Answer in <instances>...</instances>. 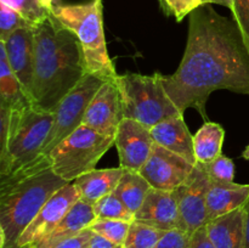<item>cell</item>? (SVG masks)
<instances>
[{
	"instance_id": "6da1fadb",
	"label": "cell",
	"mask_w": 249,
	"mask_h": 248,
	"mask_svg": "<svg viewBox=\"0 0 249 248\" xmlns=\"http://www.w3.org/2000/svg\"><path fill=\"white\" fill-rule=\"evenodd\" d=\"M163 84L180 112L195 108L206 122L207 101L215 90L249 96V41L235 19L211 5L195 10L181 62L174 74L163 75Z\"/></svg>"
},
{
	"instance_id": "7a4b0ae2",
	"label": "cell",
	"mask_w": 249,
	"mask_h": 248,
	"mask_svg": "<svg viewBox=\"0 0 249 248\" xmlns=\"http://www.w3.org/2000/svg\"><path fill=\"white\" fill-rule=\"evenodd\" d=\"M36 57L32 105L53 112L88 74L84 53L74 33L50 15L34 29Z\"/></svg>"
},
{
	"instance_id": "3957f363",
	"label": "cell",
	"mask_w": 249,
	"mask_h": 248,
	"mask_svg": "<svg viewBox=\"0 0 249 248\" xmlns=\"http://www.w3.org/2000/svg\"><path fill=\"white\" fill-rule=\"evenodd\" d=\"M66 184L51 169L48 158L0 179V248H17L44 204Z\"/></svg>"
},
{
	"instance_id": "277c9868",
	"label": "cell",
	"mask_w": 249,
	"mask_h": 248,
	"mask_svg": "<svg viewBox=\"0 0 249 248\" xmlns=\"http://www.w3.org/2000/svg\"><path fill=\"white\" fill-rule=\"evenodd\" d=\"M53 123V112L33 105L16 109L0 105V179L39 159Z\"/></svg>"
},
{
	"instance_id": "5b68a950",
	"label": "cell",
	"mask_w": 249,
	"mask_h": 248,
	"mask_svg": "<svg viewBox=\"0 0 249 248\" xmlns=\"http://www.w3.org/2000/svg\"><path fill=\"white\" fill-rule=\"evenodd\" d=\"M50 12L61 26L79 39L88 73L105 82H114L118 74L107 50L101 0L84 4H53Z\"/></svg>"
},
{
	"instance_id": "8992f818",
	"label": "cell",
	"mask_w": 249,
	"mask_h": 248,
	"mask_svg": "<svg viewBox=\"0 0 249 248\" xmlns=\"http://www.w3.org/2000/svg\"><path fill=\"white\" fill-rule=\"evenodd\" d=\"M114 83L121 94L123 118L134 119L151 129L164 119L182 113L168 95L160 73L118 74Z\"/></svg>"
},
{
	"instance_id": "52a82bcc",
	"label": "cell",
	"mask_w": 249,
	"mask_h": 248,
	"mask_svg": "<svg viewBox=\"0 0 249 248\" xmlns=\"http://www.w3.org/2000/svg\"><path fill=\"white\" fill-rule=\"evenodd\" d=\"M114 141L113 136L105 135L82 124L48 156L51 169L66 182H73L95 169L102 156L114 145Z\"/></svg>"
},
{
	"instance_id": "ba28073f",
	"label": "cell",
	"mask_w": 249,
	"mask_h": 248,
	"mask_svg": "<svg viewBox=\"0 0 249 248\" xmlns=\"http://www.w3.org/2000/svg\"><path fill=\"white\" fill-rule=\"evenodd\" d=\"M105 80L88 73L82 82L66 95L53 111V123L38 160L46 159L51 151L60 145L83 124L88 106Z\"/></svg>"
},
{
	"instance_id": "9c48e42d",
	"label": "cell",
	"mask_w": 249,
	"mask_h": 248,
	"mask_svg": "<svg viewBox=\"0 0 249 248\" xmlns=\"http://www.w3.org/2000/svg\"><path fill=\"white\" fill-rule=\"evenodd\" d=\"M209 186L211 179L206 169L202 164L196 163L186 181L173 191L179 207L180 229L189 235L208 223L207 195Z\"/></svg>"
},
{
	"instance_id": "30bf717a",
	"label": "cell",
	"mask_w": 249,
	"mask_h": 248,
	"mask_svg": "<svg viewBox=\"0 0 249 248\" xmlns=\"http://www.w3.org/2000/svg\"><path fill=\"white\" fill-rule=\"evenodd\" d=\"M194 168L195 164L184 157L155 143L150 158L139 173L153 189L174 191L186 181Z\"/></svg>"
},
{
	"instance_id": "8fae6325",
	"label": "cell",
	"mask_w": 249,
	"mask_h": 248,
	"mask_svg": "<svg viewBox=\"0 0 249 248\" xmlns=\"http://www.w3.org/2000/svg\"><path fill=\"white\" fill-rule=\"evenodd\" d=\"M114 146L118 151L119 167L139 173L150 158L155 141L147 126L134 119L123 118L117 129Z\"/></svg>"
},
{
	"instance_id": "7c38bea8",
	"label": "cell",
	"mask_w": 249,
	"mask_h": 248,
	"mask_svg": "<svg viewBox=\"0 0 249 248\" xmlns=\"http://www.w3.org/2000/svg\"><path fill=\"white\" fill-rule=\"evenodd\" d=\"M78 199H80V194L73 182H68L61 187L44 204L38 215L22 233L17 248L26 245H34L44 236L48 235L62 220L63 216L68 213Z\"/></svg>"
},
{
	"instance_id": "4fadbf2b",
	"label": "cell",
	"mask_w": 249,
	"mask_h": 248,
	"mask_svg": "<svg viewBox=\"0 0 249 248\" xmlns=\"http://www.w3.org/2000/svg\"><path fill=\"white\" fill-rule=\"evenodd\" d=\"M122 119L123 111L118 88L114 82H105L90 101L83 124L105 135L116 138Z\"/></svg>"
},
{
	"instance_id": "5bb4252c",
	"label": "cell",
	"mask_w": 249,
	"mask_h": 248,
	"mask_svg": "<svg viewBox=\"0 0 249 248\" xmlns=\"http://www.w3.org/2000/svg\"><path fill=\"white\" fill-rule=\"evenodd\" d=\"M36 27L17 29L7 36L6 40L0 41L4 48L9 65L17 79L26 90L31 100L32 84L34 75V57H36ZM32 102V101H31Z\"/></svg>"
},
{
	"instance_id": "9a60e30c",
	"label": "cell",
	"mask_w": 249,
	"mask_h": 248,
	"mask_svg": "<svg viewBox=\"0 0 249 248\" xmlns=\"http://www.w3.org/2000/svg\"><path fill=\"white\" fill-rule=\"evenodd\" d=\"M135 220L164 231L180 229L179 207L174 192L152 187L135 213Z\"/></svg>"
},
{
	"instance_id": "2e32d148",
	"label": "cell",
	"mask_w": 249,
	"mask_h": 248,
	"mask_svg": "<svg viewBox=\"0 0 249 248\" xmlns=\"http://www.w3.org/2000/svg\"><path fill=\"white\" fill-rule=\"evenodd\" d=\"M153 141L157 145L181 156L192 164H196L194 150V135L190 133L184 113L164 119L150 129Z\"/></svg>"
},
{
	"instance_id": "e0dca14e",
	"label": "cell",
	"mask_w": 249,
	"mask_h": 248,
	"mask_svg": "<svg viewBox=\"0 0 249 248\" xmlns=\"http://www.w3.org/2000/svg\"><path fill=\"white\" fill-rule=\"evenodd\" d=\"M96 220L94 212V204L85 202L84 199H78L72 208L62 218V220L41 240L33 245L34 248H51L61 241L73 237L82 231L90 228Z\"/></svg>"
},
{
	"instance_id": "ac0fdd59",
	"label": "cell",
	"mask_w": 249,
	"mask_h": 248,
	"mask_svg": "<svg viewBox=\"0 0 249 248\" xmlns=\"http://www.w3.org/2000/svg\"><path fill=\"white\" fill-rule=\"evenodd\" d=\"M206 229L215 248H246L245 207L208 221Z\"/></svg>"
},
{
	"instance_id": "d6986e66",
	"label": "cell",
	"mask_w": 249,
	"mask_h": 248,
	"mask_svg": "<svg viewBox=\"0 0 249 248\" xmlns=\"http://www.w3.org/2000/svg\"><path fill=\"white\" fill-rule=\"evenodd\" d=\"M249 198V184L218 182L211 180L207 195L208 221L245 207Z\"/></svg>"
},
{
	"instance_id": "ffe728a7",
	"label": "cell",
	"mask_w": 249,
	"mask_h": 248,
	"mask_svg": "<svg viewBox=\"0 0 249 248\" xmlns=\"http://www.w3.org/2000/svg\"><path fill=\"white\" fill-rule=\"evenodd\" d=\"M125 169L122 167L92 169L75 179L73 184L80 194V198L94 204L102 197L112 194L121 181Z\"/></svg>"
},
{
	"instance_id": "44dd1931",
	"label": "cell",
	"mask_w": 249,
	"mask_h": 248,
	"mask_svg": "<svg viewBox=\"0 0 249 248\" xmlns=\"http://www.w3.org/2000/svg\"><path fill=\"white\" fill-rule=\"evenodd\" d=\"M225 130L214 122H206L194 135V150L196 163L208 164L223 155Z\"/></svg>"
},
{
	"instance_id": "7402d4cb",
	"label": "cell",
	"mask_w": 249,
	"mask_h": 248,
	"mask_svg": "<svg viewBox=\"0 0 249 248\" xmlns=\"http://www.w3.org/2000/svg\"><path fill=\"white\" fill-rule=\"evenodd\" d=\"M0 105L10 109L32 105L26 90L11 70L4 48L0 44Z\"/></svg>"
},
{
	"instance_id": "603a6c76",
	"label": "cell",
	"mask_w": 249,
	"mask_h": 248,
	"mask_svg": "<svg viewBox=\"0 0 249 248\" xmlns=\"http://www.w3.org/2000/svg\"><path fill=\"white\" fill-rule=\"evenodd\" d=\"M151 189V185L140 173L125 170L112 194L116 195L135 214L141 208Z\"/></svg>"
},
{
	"instance_id": "cb8c5ba5",
	"label": "cell",
	"mask_w": 249,
	"mask_h": 248,
	"mask_svg": "<svg viewBox=\"0 0 249 248\" xmlns=\"http://www.w3.org/2000/svg\"><path fill=\"white\" fill-rule=\"evenodd\" d=\"M167 231L134 220L130 224L123 248H155Z\"/></svg>"
},
{
	"instance_id": "d4e9b609",
	"label": "cell",
	"mask_w": 249,
	"mask_h": 248,
	"mask_svg": "<svg viewBox=\"0 0 249 248\" xmlns=\"http://www.w3.org/2000/svg\"><path fill=\"white\" fill-rule=\"evenodd\" d=\"M94 212L96 219L123 220L128 223L135 220V214L113 194L107 195L94 203Z\"/></svg>"
},
{
	"instance_id": "484cf974",
	"label": "cell",
	"mask_w": 249,
	"mask_h": 248,
	"mask_svg": "<svg viewBox=\"0 0 249 248\" xmlns=\"http://www.w3.org/2000/svg\"><path fill=\"white\" fill-rule=\"evenodd\" d=\"M0 2L14 9L34 26H38L51 15L50 10L45 9L39 0H0Z\"/></svg>"
},
{
	"instance_id": "4316f807",
	"label": "cell",
	"mask_w": 249,
	"mask_h": 248,
	"mask_svg": "<svg viewBox=\"0 0 249 248\" xmlns=\"http://www.w3.org/2000/svg\"><path fill=\"white\" fill-rule=\"evenodd\" d=\"M130 224L123 220H111V219H96L90 225V230L105 236L108 240L123 245L128 235Z\"/></svg>"
},
{
	"instance_id": "83f0119b",
	"label": "cell",
	"mask_w": 249,
	"mask_h": 248,
	"mask_svg": "<svg viewBox=\"0 0 249 248\" xmlns=\"http://www.w3.org/2000/svg\"><path fill=\"white\" fill-rule=\"evenodd\" d=\"M28 27L36 26L27 21L14 9L0 2V41L6 40L7 36L16 32L17 29L28 28Z\"/></svg>"
},
{
	"instance_id": "f1b7e54d",
	"label": "cell",
	"mask_w": 249,
	"mask_h": 248,
	"mask_svg": "<svg viewBox=\"0 0 249 248\" xmlns=\"http://www.w3.org/2000/svg\"><path fill=\"white\" fill-rule=\"evenodd\" d=\"M202 165L206 169L209 179L213 181L235 182V163L226 156L221 155L208 164Z\"/></svg>"
},
{
	"instance_id": "f546056e",
	"label": "cell",
	"mask_w": 249,
	"mask_h": 248,
	"mask_svg": "<svg viewBox=\"0 0 249 248\" xmlns=\"http://www.w3.org/2000/svg\"><path fill=\"white\" fill-rule=\"evenodd\" d=\"M203 5V0H163V11L167 15H173L178 22H181L186 16Z\"/></svg>"
},
{
	"instance_id": "4dcf8cb0",
	"label": "cell",
	"mask_w": 249,
	"mask_h": 248,
	"mask_svg": "<svg viewBox=\"0 0 249 248\" xmlns=\"http://www.w3.org/2000/svg\"><path fill=\"white\" fill-rule=\"evenodd\" d=\"M155 248H191V235L181 229H173L165 232Z\"/></svg>"
},
{
	"instance_id": "1f68e13d",
	"label": "cell",
	"mask_w": 249,
	"mask_h": 248,
	"mask_svg": "<svg viewBox=\"0 0 249 248\" xmlns=\"http://www.w3.org/2000/svg\"><path fill=\"white\" fill-rule=\"evenodd\" d=\"M231 14L249 41V0H232Z\"/></svg>"
},
{
	"instance_id": "d6a6232c",
	"label": "cell",
	"mask_w": 249,
	"mask_h": 248,
	"mask_svg": "<svg viewBox=\"0 0 249 248\" xmlns=\"http://www.w3.org/2000/svg\"><path fill=\"white\" fill-rule=\"evenodd\" d=\"M91 233L92 231L90 229H87V230L82 231V232L73 236V237L61 241V242H58L57 245L51 248H89Z\"/></svg>"
},
{
	"instance_id": "836d02e7",
	"label": "cell",
	"mask_w": 249,
	"mask_h": 248,
	"mask_svg": "<svg viewBox=\"0 0 249 248\" xmlns=\"http://www.w3.org/2000/svg\"><path fill=\"white\" fill-rule=\"evenodd\" d=\"M191 248H215L209 238L206 225L191 235Z\"/></svg>"
},
{
	"instance_id": "e575fe53",
	"label": "cell",
	"mask_w": 249,
	"mask_h": 248,
	"mask_svg": "<svg viewBox=\"0 0 249 248\" xmlns=\"http://www.w3.org/2000/svg\"><path fill=\"white\" fill-rule=\"evenodd\" d=\"M89 248H123V245H118V243L106 238L105 236L92 231Z\"/></svg>"
},
{
	"instance_id": "d590c367",
	"label": "cell",
	"mask_w": 249,
	"mask_h": 248,
	"mask_svg": "<svg viewBox=\"0 0 249 248\" xmlns=\"http://www.w3.org/2000/svg\"><path fill=\"white\" fill-rule=\"evenodd\" d=\"M221 5V6H225L228 9L231 10L232 7V0H203V5Z\"/></svg>"
},
{
	"instance_id": "8d00e7d4",
	"label": "cell",
	"mask_w": 249,
	"mask_h": 248,
	"mask_svg": "<svg viewBox=\"0 0 249 248\" xmlns=\"http://www.w3.org/2000/svg\"><path fill=\"white\" fill-rule=\"evenodd\" d=\"M246 211V248H249V198L245 204Z\"/></svg>"
},
{
	"instance_id": "74e56055",
	"label": "cell",
	"mask_w": 249,
	"mask_h": 248,
	"mask_svg": "<svg viewBox=\"0 0 249 248\" xmlns=\"http://www.w3.org/2000/svg\"><path fill=\"white\" fill-rule=\"evenodd\" d=\"M39 1H40V4L48 10H50L51 6L53 5V0H39Z\"/></svg>"
},
{
	"instance_id": "f35d334b",
	"label": "cell",
	"mask_w": 249,
	"mask_h": 248,
	"mask_svg": "<svg viewBox=\"0 0 249 248\" xmlns=\"http://www.w3.org/2000/svg\"><path fill=\"white\" fill-rule=\"evenodd\" d=\"M242 157L245 158V159H248L249 160V145L246 147V150L242 152Z\"/></svg>"
},
{
	"instance_id": "ab89813d",
	"label": "cell",
	"mask_w": 249,
	"mask_h": 248,
	"mask_svg": "<svg viewBox=\"0 0 249 248\" xmlns=\"http://www.w3.org/2000/svg\"><path fill=\"white\" fill-rule=\"evenodd\" d=\"M18 248H34L33 245H26V246H22V247H18Z\"/></svg>"
},
{
	"instance_id": "60d3db41",
	"label": "cell",
	"mask_w": 249,
	"mask_h": 248,
	"mask_svg": "<svg viewBox=\"0 0 249 248\" xmlns=\"http://www.w3.org/2000/svg\"><path fill=\"white\" fill-rule=\"evenodd\" d=\"M160 5H162V2H163V0H160Z\"/></svg>"
}]
</instances>
